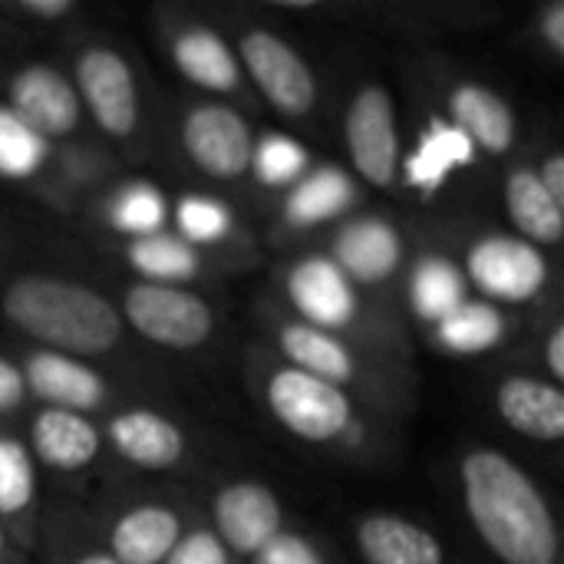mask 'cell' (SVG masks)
<instances>
[{"label": "cell", "mask_w": 564, "mask_h": 564, "mask_svg": "<svg viewBox=\"0 0 564 564\" xmlns=\"http://www.w3.org/2000/svg\"><path fill=\"white\" fill-rule=\"evenodd\" d=\"M212 532L231 552V558L251 562L268 542L284 532V506L268 482L231 479L215 489L208 502Z\"/></svg>", "instance_id": "obj_13"}, {"label": "cell", "mask_w": 564, "mask_h": 564, "mask_svg": "<svg viewBox=\"0 0 564 564\" xmlns=\"http://www.w3.org/2000/svg\"><path fill=\"white\" fill-rule=\"evenodd\" d=\"M344 145L357 175L377 188L393 192L400 185L403 139L397 99L383 83H364L344 112Z\"/></svg>", "instance_id": "obj_7"}, {"label": "cell", "mask_w": 564, "mask_h": 564, "mask_svg": "<svg viewBox=\"0 0 564 564\" xmlns=\"http://www.w3.org/2000/svg\"><path fill=\"white\" fill-rule=\"evenodd\" d=\"M307 169H311V155L297 139H291L284 132L254 135L248 175L258 185H264V188H291Z\"/></svg>", "instance_id": "obj_32"}, {"label": "cell", "mask_w": 564, "mask_h": 564, "mask_svg": "<svg viewBox=\"0 0 564 564\" xmlns=\"http://www.w3.org/2000/svg\"><path fill=\"white\" fill-rule=\"evenodd\" d=\"M364 564H446L436 532L397 512H370L354 529Z\"/></svg>", "instance_id": "obj_23"}, {"label": "cell", "mask_w": 564, "mask_h": 564, "mask_svg": "<svg viewBox=\"0 0 564 564\" xmlns=\"http://www.w3.org/2000/svg\"><path fill=\"white\" fill-rule=\"evenodd\" d=\"M512 334V321L506 317L502 307L482 301V297H466L453 314L436 321L430 327V340L436 350L449 357H479L496 347H502Z\"/></svg>", "instance_id": "obj_27"}, {"label": "cell", "mask_w": 564, "mask_h": 564, "mask_svg": "<svg viewBox=\"0 0 564 564\" xmlns=\"http://www.w3.org/2000/svg\"><path fill=\"white\" fill-rule=\"evenodd\" d=\"M496 413L512 433L532 443L555 446L564 440V393L558 383L545 377H506L496 387Z\"/></svg>", "instance_id": "obj_21"}, {"label": "cell", "mask_w": 564, "mask_h": 564, "mask_svg": "<svg viewBox=\"0 0 564 564\" xmlns=\"http://www.w3.org/2000/svg\"><path fill=\"white\" fill-rule=\"evenodd\" d=\"M178 139L188 162L215 182H241L251 169L254 129L221 99L192 102L182 116Z\"/></svg>", "instance_id": "obj_11"}, {"label": "cell", "mask_w": 564, "mask_h": 564, "mask_svg": "<svg viewBox=\"0 0 564 564\" xmlns=\"http://www.w3.org/2000/svg\"><path fill=\"white\" fill-rule=\"evenodd\" d=\"M188 522L178 506L165 499H135L116 509L102 525V549L119 564H162Z\"/></svg>", "instance_id": "obj_15"}, {"label": "cell", "mask_w": 564, "mask_h": 564, "mask_svg": "<svg viewBox=\"0 0 564 564\" xmlns=\"http://www.w3.org/2000/svg\"><path fill=\"white\" fill-rule=\"evenodd\" d=\"M271 334H274L281 364H288L301 373H311L324 383H334L354 397L364 393L367 400H373L377 387L383 390V377L370 364L367 350H360V344L337 337L330 330L311 327V324L297 321L294 314L271 321Z\"/></svg>", "instance_id": "obj_8"}, {"label": "cell", "mask_w": 564, "mask_h": 564, "mask_svg": "<svg viewBox=\"0 0 564 564\" xmlns=\"http://www.w3.org/2000/svg\"><path fill=\"white\" fill-rule=\"evenodd\" d=\"M535 172H539V182L545 185V192H549V195H552V198H555V202L564 208V155L562 152H549Z\"/></svg>", "instance_id": "obj_40"}, {"label": "cell", "mask_w": 564, "mask_h": 564, "mask_svg": "<svg viewBox=\"0 0 564 564\" xmlns=\"http://www.w3.org/2000/svg\"><path fill=\"white\" fill-rule=\"evenodd\" d=\"M102 430V443H109V449L145 473H169L175 466L185 463L188 456V436L185 430L165 416L155 413L149 406H126L106 416Z\"/></svg>", "instance_id": "obj_16"}, {"label": "cell", "mask_w": 564, "mask_h": 564, "mask_svg": "<svg viewBox=\"0 0 564 564\" xmlns=\"http://www.w3.org/2000/svg\"><path fill=\"white\" fill-rule=\"evenodd\" d=\"M251 564H327V555L301 532H281L274 542H268Z\"/></svg>", "instance_id": "obj_35"}, {"label": "cell", "mask_w": 564, "mask_h": 564, "mask_svg": "<svg viewBox=\"0 0 564 564\" xmlns=\"http://www.w3.org/2000/svg\"><path fill=\"white\" fill-rule=\"evenodd\" d=\"M36 506V463L23 440L0 433V525L20 532Z\"/></svg>", "instance_id": "obj_29"}, {"label": "cell", "mask_w": 564, "mask_h": 564, "mask_svg": "<svg viewBox=\"0 0 564 564\" xmlns=\"http://www.w3.org/2000/svg\"><path fill=\"white\" fill-rule=\"evenodd\" d=\"M162 564H235V558L208 525H195L185 529V535Z\"/></svg>", "instance_id": "obj_34"}, {"label": "cell", "mask_w": 564, "mask_h": 564, "mask_svg": "<svg viewBox=\"0 0 564 564\" xmlns=\"http://www.w3.org/2000/svg\"><path fill=\"white\" fill-rule=\"evenodd\" d=\"M463 274L469 291L482 301L506 307V304H529L549 288V258L522 241L519 235H479L463 258Z\"/></svg>", "instance_id": "obj_9"}, {"label": "cell", "mask_w": 564, "mask_h": 564, "mask_svg": "<svg viewBox=\"0 0 564 564\" xmlns=\"http://www.w3.org/2000/svg\"><path fill=\"white\" fill-rule=\"evenodd\" d=\"M357 205L354 178L337 165H311L284 195V225L311 231L327 221H340Z\"/></svg>", "instance_id": "obj_24"}, {"label": "cell", "mask_w": 564, "mask_h": 564, "mask_svg": "<svg viewBox=\"0 0 564 564\" xmlns=\"http://www.w3.org/2000/svg\"><path fill=\"white\" fill-rule=\"evenodd\" d=\"M53 145L36 139L3 102H0V178L30 182L46 165Z\"/></svg>", "instance_id": "obj_33"}, {"label": "cell", "mask_w": 564, "mask_h": 564, "mask_svg": "<svg viewBox=\"0 0 564 564\" xmlns=\"http://www.w3.org/2000/svg\"><path fill=\"white\" fill-rule=\"evenodd\" d=\"M26 449L33 463L63 476H76L99 459L102 430L83 413L40 406L26 426Z\"/></svg>", "instance_id": "obj_20"}, {"label": "cell", "mask_w": 564, "mask_h": 564, "mask_svg": "<svg viewBox=\"0 0 564 564\" xmlns=\"http://www.w3.org/2000/svg\"><path fill=\"white\" fill-rule=\"evenodd\" d=\"M231 50L238 56L241 73H248V79L274 112L288 119H307L317 109V76L304 53L281 33L268 26H241Z\"/></svg>", "instance_id": "obj_4"}, {"label": "cell", "mask_w": 564, "mask_h": 564, "mask_svg": "<svg viewBox=\"0 0 564 564\" xmlns=\"http://www.w3.org/2000/svg\"><path fill=\"white\" fill-rule=\"evenodd\" d=\"M502 202L512 228L522 241L542 248L562 245L564 235V208L545 192L539 182V172L532 165H516L502 182Z\"/></svg>", "instance_id": "obj_25"}, {"label": "cell", "mask_w": 564, "mask_h": 564, "mask_svg": "<svg viewBox=\"0 0 564 564\" xmlns=\"http://www.w3.org/2000/svg\"><path fill=\"white\" fill-rule=\"evenodd\" d=\"M26 397H33L40 406L53 410H69V413H96L109 403V383L102 380L99 370H93L79 357L66 354H50V350H33L20 364Z\"/></svg>", "instance_id": "obj_18"}, {"label": "cell", "mask_w": 564, "mask_h": 564, "mask_svg": "<svg viewBox=\"0 0 564 564\" xmlns=\"http://www.w3.org/2000/svg\"><path fill=\"white\" fill-rule=\"evenodd\" d=\"M463 509L499 564H562V529L542 486L502 449L473 446L459 459Z\"/></svg>", "instance_id": "obj_1"}, {"label": "cell", "mask_w": 564, "mask_h": 564, "mask_svg": "<svg viewBox=\"0 0 564 564\" xmlns=\"http://www.w3.org/2000/svg\"><path fill=\"white\" fill-rule=\"evenodd\" d=\"M73 89L83 112L112 142H132L142 126V93L132 63L109 43H86L73 63Z\"/></svg>", "instance_id": "obj_5"}, {"label": "cell", "mask_w": 564, "mask_h": 564, "mask_svg": "<svg viewBox=\"0 0 564 564\" xmlns=\"http://www.w3.org/2000/svg\"><path fill=\"white\" fill-rule=\"evenodd\" d=\"M165 50L172 66L212 96H235L245 83L231 43L205 20H175L165 30Z\"/></svg>", "instance_id": "obj_17"}, {"label": "cell", "mask_w": 564, "mask_h": 564, "mask_svg": "<svg viewBox=\"0 0 564 564\" xmlns=\"http://www.w3.org/2000/svg\"><path fill=\"white\" fill-rule=\"evenodd\" d=\"M327 258L357 291H377L406 271V241L390 218L354 215L334 231Z\"/></svg>", "instance_id": "obj_14"}, {"label": "cell", "mask_w": 564, "mask_h": 564, "mask_svg": "<svg viewBox=\"0 0 564 564\" xmlns=\"http://www.w3.org/2000/svg\"><path fill=\"white\" fill-rule=\"evenodd\" d=\"M476 155L479 152L473 149V142L446 116H433L400 162V182L406 178V188L433 195L446 188L463 169H469Z\"/></svg>", "instance_id": "obj_22"}, {"label": "cell", "mask_w": 564, "mask_h": 564, "mask_svg": "<svg viewBox=\"0 0 564 564\" xmlns=\"http://www.w3.org/2000/svg\"><path fill=\"white\" fill-rule=\"evenodd\" d=\"M0 13H17V17L36 20V23H56V20L73 17L76 3L73 0H13V3H3Z\"/></svg>", "instance_id": "obj_36"}, {"label": "cell", "mask_w": 564, "mask_h": 564, "mask_svg": "<svg viewBox=\"0 0 564 564\" xmlns=\"http://www.w3.org/2000/svg\"><path fill=\"white\" fill-rule=\"evenodd\" d=\"M466 297H473L463 264L443 251H426L406 268V311L433 327L446 314H453Z\"/></svg>", "instance_id": "obj_26"}, {"label": "cell", "mask_w": 564, "mask_h": 564, "mask_svg": "<svg viewBox=\"0 0 564 564\" xmlns=\"http://www.w3.org/2000/svg\"><path fill=\"white\" fill-rule=\"evenodd\" d=\"M284 294L297 321L347 340H354L370 321L364 294L337 271L327 254L294 261L284 274Z\"/></svg>", "instance_id": "obj_10"}, {"label": "cell", "mask_w": 564, "mask_h": 564, "mask_svg": "<svg viewBox=\"0 0 564 564\" xmlns=\"http://www.w3.org/2000/svg\"><path fill=\"white\" fill-rule=\"evenodd\" d=\"M169 221H172V231L198 251L228 241L235 231L231 208L225 202H218L212 195H198V192L178 195L169 208Z\"/></svg>", "instance_id": "obj_31"}, {"label": "cell", "mask_w": 564, "mask_h": 564, "mask_svg": "<svg viewBox=\"0 0 564 564\" xmlns=\"http://www.w3.org/2000/svg\"><path fill=\"white\" fill-rule=\"evenodd\" d=\"M63 564H119L102 545H76L66 552Z\"/></svg>", "instance_id": "obj_41"}, {"label": "cell", "mask_w": 564, "mask_h": 564, "mask_svg": "<svg viewBox=\"0 0 564 564\" xmlns=\"http://www.w3.org/2000/svg\"><path fill=\"white\" fill-rule=\"evenodd\" d=\"M26 403V383L20 373V364L0 354V416L17 413Z\"/></svg>", "instance_id": "obj_37"}, {"label": "cell", "mask_w": 564, "mask_h": 564, "mask_svg": "<svg viewBox=\"0 0 564 564\" xmlns=\"http://www.w3.org/2000/svg\"><path fill=\"white\" fill-rule=\"evenodd\" d=\"M126 261L142 281L152 284H185L205 271V254L178 238L172 228H162L145 238L126 241Z\"/></svg>", "instance_id": "obj_28"}, {"label": "cell", "mask_w": 564, "mask_h": 564, "mask_svg": "<svg viewBox=\"0 0 564 564\" xmlns=\"http://www.w3.org/2000/svg\"><path fill=\"white\" fill-rule=\"evenodd\" d=\"M3 106L46 145L76 135L83 122L73 79L50 63H26L13 69L3 86Z\"/></svg>", "instance_id": "obj_12"}, {"label": "cell", "mask_w": 564, "mask_h": 564, "mask_svg": "<svg viewBox=\"0 0 564 564\" xmlns=\"http://www.w3.org/2000/svg\"><path fill=\"white\" fill-rule=\"evenodd\" d=\"M258 390L271 420L297 443L317 449H367L373 440V426L367 423L364 406L354 393L324 383L311 373H301L281 360L264 367Z\"/></svg>", "instance_id": "obj_3"}, {"label": "cell", "mask_w": 564, "mask_h": 564, "mask_svg": "<svg viewBox=\"0 0 564 564\" xmlns=\"http://www.w3.org/2000/svg\"><path fill=\"white\" fill-rule=\"evenodd\" d=\"M3 321L36 344L66 357H102L122 340L119 307L89 284L59 274H20L0 294Z\"/></svg>", "instance_id": "obj_2"}, {"label": "cell", "mask_w": 564, "mask_h": 564, "mask_svg": "<svg viewBox=\"0 0 564 564\" xmlns=\"http://www.w3.org/2000/svg\"><path fill=\"white\" fill-rule=\"evenodd\" d=\"M539 40L545 43V50L562 59L564 56V0H552L542 7L539 13Z\"/></svg>", "instance_id": "obj_38"}, {"label": "cell", "mask_w": 564, "mask_h": 564, "mask_svg": "<svg viewBox=\"0 0 564 564\" xmlns=\"http://www.w3.org/2000/svg\"><path fill=\"white\" fill-rule=\"evenodd\" d=\"M542 364H545V370H549V377H545V380H552V383H558V387H562V380H564V327L558 324V321L549 327V337H545V347H542Z\"/></svg>", "instance_id": "obj_39"}, {"label": "cell", "mask_w": 564, "mask_h": 564, "mask_svg": "<svg viewBox=\"0 0 564 564\" xmlns=\"http://www.w3.org/2000/svg\"><path fill=\"white\" fill-rule=\"evenodd\" d=\"M106 221L122 238H145L169 225V202L152 182H126L109 195Z\"/></svg>", "instance_id": "obj_30"}, {"label": "cell", "mask_w": 564, "mask_h": 564, "mask_svg": "<svg viewBox=\"0 0 564 564\" xmlns=\"http://www.w3.org/2000/svg\"><path fill=\"white\" fill-rule=\"evenodd\" d=\"M10 549H13V542H10V535L3 532V525H0V564L10 562Z\"/></svg>", "instance_id": "obj_42"}, {"label": "cell", "mask_w": 564, "mask_h": 564, "mask_svg": "<svg viewBox=\"0 0 564 564\" xmlns=\"http://www.w3.org/2000/svg\"><path fill=\"white\" fill-rule=\"evenodd\" d=\"M446 119L473 142L476 152L486 155H509L519 139L516 109L502 93L476 79H456L446 89Z\"/></svg>", "instance_id": "obj_19"}, {"label": "cell", "mask_w": 564, "mask_h": 564, "mask_svg": "<svg viewBox=\"0 0 564 564\" xmlns=\"http://www.w3.org/2000/svg\"><path fill=\"white\" fill-rule=\"evenodd\" d=\"M122 324L165 350H198L218 327L215 307L185 284L135 281L122 294Z\"/></svg>", "instance_id": "obj_6"}]
</instances>
